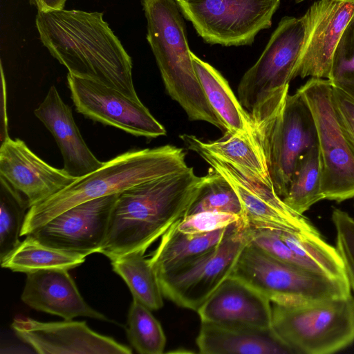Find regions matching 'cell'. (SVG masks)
I'll list each match as a JSON object with an SVG mask.
<instances>
[{
	"label": "cell",
	"instance_id": "cell-39",
	"mask_svg": "<svg viewBox=\"0 0 354 354\" xmlns=\"http://www.w3.org/2000/svg\"><path fill=\"white\" fill-rule=\"evenodd\" d=\"M175 1L177 2V1H180V0H175Z\"/></svg>",
	"mask_w": 354,
	"mask_h": 354
},
{
	"label": "cell",
	"instance_id": "cell-1",
	"mask_svg": "<svg viewBox=\"0 0 354 354\" xmlns=\"http://www.w3.org/2000/svg\"><path fill=\"white\" fill-rule=\"evenodd\" d=\"M35 24L44 46L69 73L140 100L133 82L131 58L102 12L38 11Z\"/></svg>",
	"mask_w": 354,
	"mask_h": 354
},
{
	"label": "cell",
	"instance_id": "cell-33",
	"mask_svg": "<svg viewBox=\"0 0 354 354\" xmlns=\"http://www.w3.org/2000/svg\"><path fill=\"white\" fill-rule=\"evenodd\" d=\"M331 221L335 230V248L343 260L350 287L354 291V218L346 212L335 207Z\"/></svg>",
	"mask_w": 354,
	"mask_h": 354
},
{
	"label": "cell",
	"instance_id": "cell-15",
	"mask_svg": "<svg viewBox=\"0 0 354 354\" xmlns=\"http://www.w3.org/2000/svg\"><path fill=\"white\" fill-rule=\"evenodd\" d=\"M18 337L41 354H131L130 347L92 330L86 322H44L17 315L11 324Z\"/></svg>",
	"mask_w": 354,
	"mask_h": 354
},
{
	"label": "cell",
	"instance_id": "cell-27",
	"mask_svg": "<svg viewBox=\"0 0 354 354\" xmlns=\"http://www.w3.org/2000/svg\"><path fill=\"white\" fill-rule=\"evenodd\" d=\"M111 261L113 271L125 281L133 298L151 310L163 306L164 296L157 274L144 252H133Z\"/></svg>",
	"mask_w": 354,
	"mask_h": 354
},
{
	"label": "cell",
	"instance_id": "cell-8",
	"mask_svg": "<svg viewBox=\"0 0 354 354\" xmlns=\"http://www.w3.org/2000/svg\"><path fill=\"white\" fill-rule=\"evenodd\" d=\"M308 107L315 128L324 200L354 198V149L339 122L328 80L310 78L296 91Z\"/></svg>",
	"mask_w": 354,
	"mask_h": 354
},
{
	"label": "cell",
	"instance_id": "cell-34",
	"mask_svg": "<svg viewBox=\"0 0 354 354\" xmlns=\"http://www.w3.org/2000/svg\"><path fill=\"white\" fill-rule=\"evenodd\" d=\"M241 219V216L235 214L203 212L185 216L176 223V227L184 233L202 234L227 227Z\"/></svg>",
	"mask_w": 354,
	"mask_h": 354
},
{
	"label": "cell",
	"instance_id": "cell-11",
	"mask_svg": "<svg viewBox=\"0 0 354 354\" xmlns=\"http://www.w3.org/2000/svg\"><path fill=\"white\" fill-rule=\"evenodd\" d=\"M276 193L283 198L300 158L317 144L310 113L299 94H288L270 124L259 133Z\"/></svg>",
	"mask_w": 354,
	"mask_h": 354
},
{
	"label": "cell",
	"instance_id": "cell-25",
	"mask_svg": "<svg viewBox=\"0 0 354 354\" xmlns=\"http://www.w3.org/2000/svg\"><path fill=\"white\" fill-rule=\"evenodd\" d=\"M86 256L50 247L28 235L0 261L3 268L27 274L47 269L70 270L84 263Z\"/></svg>",
	"mask_w": 354,
	"mask_h": 354
},
{
	"label": "cell",
	"instance_id": "cell-13",
	"mask_svg": "<svg viewBox=\"0 0 354 354\" xmlns=\"http://www.w3.org/2000/svg\"><path fill=\"white\" fill-rule=\"evenodd\" d=\"M194 152L233 187L242 205L243 220L249 227L319 232L304 214L290 209L276 193L274 187L246 176L234 166L204 151L196 150Z\"/></svg>",
	"mask_w": 354,
	"mask_h": 354
},
{
	"label": "cell",
	"instance_id": "cell-18",
	"mask_svg": "<svg viewBox=\"0 0 354 354\" xmlns=\"http://www.w3.org/2000/svg\"><path fill=\"white\" fill-rule=\"evenodd\" d=\"M271 301L236 278L228 277L198 308L201 322L234 328L272 327Z\"/></svg>",
	"mask_w": 354,
	"mask_h": 354
},
{
	"label": "cell",
	"instance_id": "cell-38",
	"mask_svg": "<svg viewBox=\"0 0 354 354\" xmlns=\"http://www.w3.org/2000/svg\"><path fill=\"white\" fill-rule=\"evenodd\" d=\"M339 1L354 3V0H339Z\"/></svg>",
	"mask_w": 354,
	"mask_h": 354
},
{
	"label": "cell",
	"instance_id": "cell-26",
	"mask_svg": "<svg viewBox=\"0 0 354 354\" xmlns=\"http://www.w3.org/2000/svg\"><path fill=\"white\" fill-rule=\"evenodd\" d=\"M275 230L310 271L333 279H348L343 260L335 246L327 243L319 231Z\"/></svg>",
	"mask_w": 354,
	"mask_h": 354
},
{
	"label": "cell",
	"instance_id": "cell-17",
	"mask_svg": "<svg viewBox=\"0 0 354 354\" xmlns=\"http://www.w3.org/2000/svg\"><path fill=\"white\" fill-rule=\"evenodd\" d=\"M0 176L27 198L30 207L77 179L44 161L23 140L9 136L2 140L0 147Z\"/></svg>",
	"mask_w": 354,
	"mask_h": 354
},
{
	"label": "cell",
	"instance_id": "cell-28",
	"mask_svg": "<svg viewBox=\"0 0 354 354\" xmlns=\"http://www.w3.org/2000/svg\"><path fill=\"white\" fill-rule=\"evenodd\" d=\"M321 162L317 144L299 159L283 202L292 210L304 214L313 205L324 200L321 187Z\"/></svg>",
	"mask_w": 354,
	"mask_h": 354
},
{
	"label": "cell",
	"instance_id": "cell-37",
	"mask_svg": "<svg viewBox=\"0 0 354 354\" xmlns=\"http://www.w3.org/2000/svg\"><path fill=\"white\" fill-rule=\"evenodd\" d=\"M30 3L37 7V8L39 6V0H30Z\"/></svg>",
	"mask_w": 354,
	"mask_h": 354
},
{
	"label": "cell",
	"instance_id": "cell-20",
	"mask_svg": "<svg viewBox=\"0 0 354 354\" xmlns=\"http://www.w3.org/2000/svg\"><path fill=\"white\" fill-rule=\"evenodd\" d=\"M35 115L52 133L63 157V169L76 178L85 176L104 164L84 142L71 107L62 100L55 86L34 111Z\"/></svg>",
	"mask_w": 354,
	"mask_h": 354
},
{
	"label": "cell",
	"instance_id": "cell-4",
	"mask_svg": "<svg viewBox=\"0 0 354 354\" xmlns=\"http://www.w3.org/2000/svg\"><path fill=\"white\" fill-rule=\"evenodd\" d=\"M147 39L169 96L189 119L208 122L222 131L224 124L209 104L195 72L185 24L175 0H142Z\"/></svg>",
	"mask_w": 354,
	"mask_h": 354
},
{
	"label": "cell",
	"instance_id": "cell-32",
	"mask_svg": "<svg viewBox=\"0 0 354 354\" xmlns=\"http://www.w3.org/2000/svg\"><path fill=\"white\" fill-rule=\"evenodd\" d=\"M328 80L354 99V15L335 48Z\"/></svg>",
	"mask_w": 354,
	"mask_h": 354
},
{
	"label": "cell",
	"instance_id": "cell-35",
	"mask_svg": "<svg viewBox=\"0 0 354 354\" xmlns=\"http://www.w3.org/2000/svg\"><path fill=\"white\" fill-rule=\"evenodd\" d=\"M332 97L339 122L354 149V99L333 86Z\"/></svg>",
	"mask_w": 354,
	"mask_h": 354
},
{
	"label": "cell",
	"instance_id": "cell-21",
	"mask_svg": "<svg viewBox=\"0 0 354 354\" xmlns=\"http://www.w3.org/2000/svg\"><path fill=\"white\" fill-rule=\"evenodd\" d=\"M180 138L187 149L202 150L236 167L246 176L274 187L266 154L257 136L230 134L214 141H203L194 135L183 134Z\"/></svg>",
	"mask_w": 354,
	"mask_h": 354
},
{
	"label": "cell",
	"instance_id": "cell-31",
	"mask_svg": "<svg viewBox=\"0 0 354 354\" xmlns=\"http://www.w3.org/2000/svg\"><path fill=\"white\" fill-rule=\"evenodd\" d=\"M208 178L188 209L187 216L203 212L231 213L242 217L243 208L240 200L230 184L212 168Z\"/></svg>",
	"mask_w": 354,
	"mask_h": 354
},
{
	"label": "cell",
	"instance_id": "cell-12",
	"mask_svg": "<svg viewBox=\"0 0 354 354\" xmlns=\"http://www.w3.org/2000/svg\"><path fill=\"white\" fill-rule=\"evenodd\" d=\"M67 84L76 111L85 117L136 136L156 138L167 134L140 100L69 73Z\"/></svg>",
	"mask_w": 354,
	"mask_h": 354
},
{
	"label": "cell",
	"instance_id": "cell-29",
	"mask_svg": "<svg viewBox=\"0 0 354 354\" xmlns=\"http://www.w3.org/2000/svg\"><path fill=\"white\" fill-rule=\"evenodd\" d=\"M30 208L27 198L0 176V260L20 243Z\"/></svg>",
	"mask_w": 354,
	"mask_h": 354
},
{
	"label": "cell",
	"instance_id": "cell-3",
	"mask_svg": "<svg viewBox=\"0 0 354 354\" xmlns=\"http://www.w3.org/2000/svg\"><path fill=\"white\" fill-rule=\"evenodd\" d=\"M186 153L171 145L133 149L105 162L95 171L32 206L28 211L21 237L77 205L97 198L119 194L142 183L187 169Z\"/></svg>",
	"mask_w": 354,
	"mask_h": 354
},
{
	"label": "cell",
	"instance_id": "cell-2",
	"mask_svg": "<svg viewBox=\"0 0 354 354\" xmlns=\"http://www.w3.org/2000/svg\"><path fill=\"white\" fill-rule=\"evenodd\" d=\"M208 178L193 167L149 180L119 193L98 253L110 260L146 250L186 216Z\"/></svg>",
	"mask_w": 354,
	"mask_h": 354
},
{
	"label": "cell",
	"instance_id": "cell-40",
	"mask_svg": "<svg viewBox=\"0 0 354 354\" xmlns=\"http://www.w3.org/2000/svg\"><path fill=\"white\" fill-rule=\"evenodd\" d=\"M353 206H354V205H353Z\"/></svg>",
	"mask_w": 354,
	"mask_h": 354
},
{
	"label": "cell",
	"instance_id": "cell-5",
	"mask_svg": "<svg viewBox=\"0 0 354 354\" xmlns=\"http://www.w3.org/2000/svg\"><path fill=\"white\" fill-rule=\"evenodd\" d=\"M306 32L303 17H283L255 64L243 75L238 98L256 127L278 114L295 79Z\"/></svg>",
	"mask_w": 354,
	"mask_h": 354
},
{
	"label": "cell",
	"instance_id": "cell-30",
	"mask_svg": "<svg viewBox=\"0 0 354 354\" xmlns=\"http://www.w3.org/2000/svg\"><path fill=\"white\" fill-rule=\"evenodd\" d=\"M151 310L133 298L127 317V335L135 350L141 354H161L166 337Z\"/></svg>",
	"mask_w": 354,
	"mask_h": 354
},
{
	"label": "cell",
	"instance_id": "cell-16",
	"mask_svg": "<svg viewBox=\"0 0 354 354\" xmlns=\"http://www.w3.org/2000/svg\"><path fill=\"white\" fill-rule=\"evenodd\" d=\"M354 15V3L339 0H319L303 19L306 32L295 78L328 80L338 42Z\"/></svg>",
	"mask_w": 354,
	"mask_h": 354
},
{
	"label": "cell",
	"instance_id": "cell-22",
	"mask_svg": "<svg viewBox=\"0 0 354 354\" xmlns=\"http://www.w3.org/2000/svg\"><path fill=\"white\" fill-rule=\"evenodd\" d=\"M196 345L203 354L290 353L272 328H234L204 322H201Z\"/></svg>",
	"mask_w": 354,
	"mask_h": 354
},
{
	"label": "cell",
	"instance_id": "cell-10",
	"mask_svg": "<svg viewBox=\"0 0 354 354\" xmlns=\"http://www.w3.org/2000/svg\"><path fill=\"white\" fill-rule=\"evenodd\" d=\"M249 241L248 227L244 223L212 250L157 274L163 296L180 307L197 311L230 275Z\"/></svg>",
	"mask_w": 354,
	"mask_h": 354
},
{
	"label": "cell",
	"instance_id": "cell-24",
	"mask_svg": "<svg viewBox=\"0 0 354 354\" xmlns=\"http://www.w3.org/2000/svg\"><path fill=\"white\" fill-rule=\"evenodd\" d=\"M192 58L205 97L224 124L225 131L230 134L258 136L253 120L235 96L226 79L214 67L193 53Z\"/></svg>",
	"mask_w": 354,
	"mask_h": 354
},
{
	"label": "cell",
	"instance_id": "cell-19",
	"mask_svg": "<svg viewBox=\"0 0 354 354\" xmlns=\"http://www.w3.org/2000/svg\"><path fill=\"white\" fill-rule=\"evenodd\" d=\"M26 276L21 299L31 308L66 320L86 317L109 321L85 301L68 270H41Z\"/></svg>",
	"mask_w": 354,
	"mask_h": 354
},
{
	"label": "cell",
	"instance_id": "cell-36",
	"mask_svg": "<svg viewBox=\"0 0 354 354\" xmlns=\"http://www.w3.org/2000/svg\"><path fill=\"white\" fill-rule=\"evenodd\" d=\"M67 0H39L38 11L62 10Z\"/></svg>",
	"mask_w": 354,
	"mask_h": 354
},
{
	"label": "cell",
	"instance_id": "cell-23",
	"mask_svg": "<svg viewBox=\"0 0 354 354\" xmlns=\"http://www.w3.org/2000/svg\"><path fill=\"white\" fill-rule=\"evenodd\" d=\"M243 223L241 219L227 227L202 234L182 232L176 223L161 236L150 263L157 274L171 271L212 250Z\"/></svg>",
	"mask_w": 354,
	"mask_h": 354
},
{
	"label": "cell",
	"instance_id": "cell-7",
	"mask_svg": "<svg viewBox=\"0 0 354 354\" xmlns=\"http://www.w3.org/2000/svg\"><path fill=\"white\" fill-rule=\"evenodd\" d=\"M250 285L272 304L295 306L351 295L348 279H333L279 260L250 241L230 275Z\"/></svg>",
	"mask_w": 354,
	"mask_h": 354
},
{
	"label": "cell",
	"instance_id": "cell-9",
	"mask_svg": "<svg viewBox=\"0 0 354 354\" xmlns=\"http://www.w3.org/2000/svg\"><path fill=\"white\" fill-rule=\"evenodd\" d=\"M281 0H180L183 15L210 44H252L256 35L269 28Z\"/></svg>",
	"mask_w": 354,
	"mask_h": 354
},
{
	"label": "cell",
	"instance_id": "cell-6",
	"mask_svg": "<svg viewBox=\"0 0 354 354\" xmlns=\"http://www.w3.org/2000/svg\"><path fill=\"white\" fill-rule=\"evenodd\" d=\"M272 330L290 353L331 354L354 342V297L273 304Z\"/></svg>",
	"mask_w": 354,
	"mask_h": 354
},
{
	"label": "cell",
	"instance_id": "cell-14",
	"mask_svg": "<svg viewBox=\"0 0 354 354\" xmlns=\"http://www.w3.org/2000/svg\"><path fill=\"white\" fill-rule=\"evenodd\" d=\"M118 194L90 200L71 207L29 235L57 249L87 256L98 253Z\"/></svg>",
	"mask_w": 354,
	"mask_h": 354
}]
</instances>
